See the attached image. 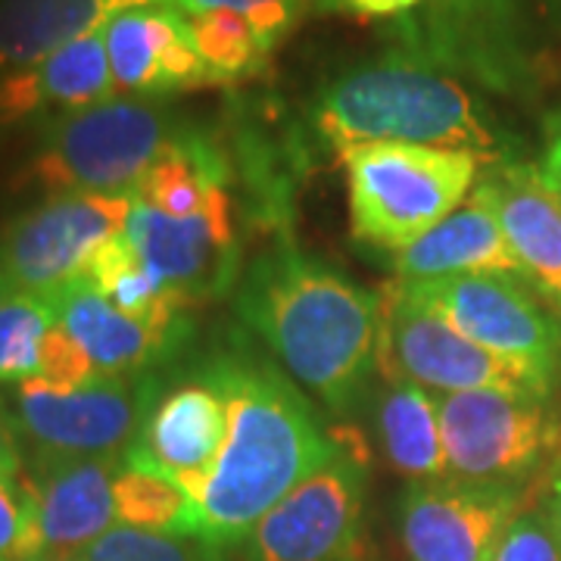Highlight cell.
Segmentation results:
<instances>
[{
    "label": "cell",
    "mask_w": 561,
    "mask_h": 561,
    "mask_svg": "<svg viewBox=\"0 0 561 561\" xmlns=\"http://www.w3.org/2000/svg\"><path fill=\"white\" fill-rule=\"evenodd\" d=\"M201 378L225 400L228 431L219 459L194 496V537L219 559L319 471L337 437L324 434L319 415L297 383L247 346L221 350L206 362Z\"/></svg>",
    "instance_id": "cell-1"
},
{
    "label": "cell",
    "mask_w": 561,
    "mask_h": 561,
    "mask_svg": "<svg viewBox=\"0 0 561 561\" xmlns=\"http://www.w3.org/2000/svg\"><path fill=\"white\" fill-rule=\"evenodd\" d=\"M234 309L334 415L359 409L378 368L381 294L284 243L247 268Z\"/></svg>",
    "instance_id": "cell-2"
},
{
    "label": "cell",
    "mask_w": 561,
    "mask_h": 561,
    "mask_svg": "<svg viewBox=\"0 0 561 561\" xmlns=\"http://www.w3.org/2000/svg\"><path fill=\"white\" fill-rule=\"evenodd\" d=\"M309 128L337 153L362 144H415L465 150L483 165L515 160L512 135L465 81L400 47L321 84Z\"/></svg>",
    "instance_id": "cell-3"
},
{
    "label": "cell",
    "mask_w": 561,
    "mask_h": 561,
    "mask_svg": "<svg viewBox=\"0 0 561 561\" xmlns=\"http://www.w3.org/2000/svg\"><path fill=\"white\" fill-rule=\"evenodd\" d=\"M184 128L165 101L119 94L47 122L22 181L50 194H135Z\"/></svg>",
    "instance_id": "cell-4"
},
{
    "label": "cell",
    "mask_w": 561,
    "mask_h": 561,
    "mask_svg": "<svg viewBox=\"0 0 561 561\" xmlns=\"http://www.w3.org/2000/svg\"><path fill=\"white\" fill-rule=\"evenodd\" d=\"M353 238L397 256L474 191L483 162L465 150L362 144L341 153Z\"/></svg>",
    "instance_id": "cell-5"
},
{
    "label": "cell",
    "mask_w": 561,
    "mask_h": 561,
    "mask_svg": "<svg viewBox=\"0 0 561 561\" xmlns=\"http://www.w3.org/2000/svg\"><path fill=\"white\" fill-rule=\"evenodd\" d=\"M397 47L502 98L537 94V54L522 0H421L393 20Z\"/></svg>",
    "instance_id": "cell-6"
},
{
    "label": "cell",
    "mask_w": 561,
    "mask_h": 561,
    "mask_svg": "<svg viewBox=\"0 0 561 561\" xmlns=\"http://www.w3.org/2000/svg\"><path fill=\"white\" fill-rule=\"evenodd\" d=\"M437 402L446 468L456 481L518 486L561 440L549 393L483 387Z\"/></svg>",
    "instance_id": "cell-7"
},
{
    "label": "cell",
    "mask_w": 561,
    "mask_h": 561,
    "mask_svg": "<svg viewBox=\"0 0 561 561\" xmlns=\"http://www.w3.org/2000/svg\"><path fill=\"white\" fill-rule=\"evenodd\" d=\"M378 371L387 381L402 375L443 393H465L483 387L552 393L556 387L522 362L496 356L483 350L481 343L468 341L434 309L412 300L400 280H390L381 290Z\"/></svg>",
    "instance_id": "cell-8"
},
{
    "label": "cell",
    "mask_w": 561,
    "mask_h": 561,
    "mask_svg": "<svg viewBox=\"0 0 561 561\" xmlns=\"http://www.w3.org/2000/svg\"><path fill=\"white\" fill-rule=\"evenodd\" d=\"M368 465L365 449L337 440L334 453L247 537V561H356Z\"/></svg>",
    "instance_id": "cell-9"
},
{
    "label": "cell",
    "mask_w": 561,
    "mask_h": 561,
    "mask_svg": "<svg viewBox=\"0 0 561 561\" xmlns=\"http://www.w3.org/2000/svg\"><path fill=\"white\" fill-rule=\"evenodd\" d=\"M135 194H54L0 231V268L16 294L50 300L125 231Z\"/></svg>",
    "instance_id": "cell-10"
},
{
    "label": "cell",
    "mask_w": 561,
    "mask_h": 561,
    "mask_svg": "<svg viewBox=\"0 0 561 561\" xmlns=\"http://www.w3.org/2000/svg\"><path fill=\"white\" fill-rule=\"evenodd\" d=\"M412 300L437 316L483 350L522 362L546 381H559L561 324L515 275H459L437 280H400Z\"/></svg>",
    "instance_id": "cell-11"
},
{
    "label": "cell",
    "mask_w": 561,
    "mask_h": 561,
    "mask_svg": "<svg viewBox=\"0 0 561 561\" xmlns=\"http://www.w3.org/2000/svg\"><path fill=\"white\" fill-rule=\"evenodd\" d=\"M150 409L144 375L98 378L79 390L22 381L16 390V427L32 440L35 456L125 459Z\"/></svg>",
    "instance_id": "cell-12"
},
{
    "label": "cell",
    "mask_w": 561,
    "mask_h": 561,
    "mask_svg": "<svg viewBox=\"0 0 561 561\" xmlns=\"http://www.w3.org/2000/svg\"><path fill=\"white\" fill-rule=\"evenodd\" d=\"M518 502V486L456 478L412 483L400 500L402 546L412 561H490Z\"/></svg>",
    "instance_id": "cell-13"
},
{
    "label": "cell",
    "mask_w": 561,
    "mask_h": 561,
    "mask_svg": "<svg viewBox=\"0 0 561 561\" xmlns=\"http://www.w3.org/2000/svg\"><path fill=\"white\" fill-rule=\"evenodd\" d=\"M125 234L135 243L140 260L162 280L179 287L184 297H191V302L221 297L234 284L241 247L231 221L228 187L216 191L197 216L181 219L144 206L135 197Z\"/></svg>",
    "instance_id": "cell-14"
},
{
    "label": "cell",
    "mask_w": 561,
    "mask_h": 561,
    "mask_svg": "<svg viewBox=\"0 0 561 561\" xmlns=\"http://www.w3.org/2000/svg\"><path fill=\"white\" fill-rule=\"evenodd\" d=\"M106 54L125 98L162 101L169 94L213 84L179 7L144 3L106 22Z\"/></svg>",
    "instance_id": "cell-15"
},
{
    "label": "cell",
    "mask_w": 561,
    "mask_h": 561,
    "mask_svg": "<svg viewBox=\"0 0 561 561\" xmlns=\"http://www.w3.org/2000/svg\"><path fill=\"white\" fill-rule=\"evenodd\" d=\"M474 194L500 221L524 278L561 312V194L540 165L502 160L483 165Z\"/></svg>",
    "instance_id": "cell-16"
},
{
    "label": "cell",
    "mask_w": 561,
    "mask_h": 561,
    "mask_svg": "<svg viewBox=\"0 0 561 561\" xmlns=\"http://www.w3.org/2000/svg\"><path fill=\"white\" fill-rule=\"evenodd\" d=\"M225 431L228 412L219 390L206 378H194L153 402L138 440L125 453V465L175 481L194 502L219 459Z\"/></svg>",
    "instance_id": "cell-17"
},
{
    "label": "cell",
    "mask_w": 561,
    "mask_h": 561,
    "mask_svg": "<svg viewBox=\"0 0 561 561\" xmlns=\"http://www.w3.org/2000/svg\"><path fill=\"white\" fill-rule=\"evenodd\" d=\"M122 465L125 459L35 456V474L25 481L35 500L44 556H81L116 527L113 486Z\"/></svg>",
    "instance_id": "cell-18"
},
{
    "label": "cell",
    "mask_w": 561,
    "mask_h": 561,
    "mask_svg": "<svg viewBox=\"0 0 561 561\" xmlns=\"http://www.w3.org/2000/svg\"><path fill=\"white\" fill-rule=\"evenodd\" d=\"M119 98L106 54V25L69 41L35 66L0 79V125L38 116L76 113Z\"/></svg>",
    "instance_id": "cell-19"
},
{
    "label": "cell",
    "mask_w": 561,
    "mask_h": 561,
    "mask_svg": "<svg viewBox=\"0 0 561 561\" xmlns=\"http://www.w3.org/2000/svg\"><path fill=\"white\" fill-rule=\"evenodd\" d=\"M47 302L54 309L57 324L66 328L84 350L98 378L140 375L175 343L181 331V324L162 328V324L122 312L119 306H113L84 280L69 284Z\"/></svg>",
    "instance_id": "cell-20"
},
{
    "label": "cell",
    "mask_w": 561,
    "mask_h": 561,
    "mask_svg": "<svg viewBox=\"0 0 561 561\" xmlns=\"http://www.w3.org/2000/svg\"><path fill=\"white\" fill-rule=\"evenodd\" d=\"M390 265L397 280H437L459 275L524 278L493 209L474 191L456 213H449L440 225H434L419 241L400 250Z\"/></svg>",
    "instance_id": "cell-21"
},
{
    "label": "cell",
    "mask_w": 561,
    "mask_h": 561,
    "mask_svg": "<svg viewBox=\"0 0 561 561\" xmlns=\"http://www.w3.org/2000/svg\"><path fill=\"white\" fill-rule=\"evenodd\" d=\"M144 3L179 7V0H0V79L35 66L69 41L103 28L122 10Z\"/></svg>",
    "instance_id": "cell-22"
},
{
    "label": "cell",
    "mask_w": 561,
    "mask_h": 561,
    "mask_svg": "<svg viewBox=\"0 0 561 561\" xmlns=\"http://www.w3.org/2000/svg\"><path fill=\"white\" fill-rule=\"evenodd\" d=\"M231 165L228 153L206 131L187 125L179 138L165 147L160 160L147 169L135 187L144 206H153L165 216H197L213 194L228 187Z\"/></svg>",
    "instance_id": "cell-23"
},
{
    "label": "cell",
    "mask_w": 561,
    "mask_h": 561,
    "mask_svg": "<svg viewBox=\"0 0 561 561\" xmlns=\"http://www.w3.org/2000/svg\"><path fill=\"white\" fill-rule=\"evenodd\" d=\"M381 443L390 465L419 481L449 478L446 446L440 431V402L434 400L421 383L409 378H390L378 409Z\"/></svg>",
    "instance_id": "cell-24"
},
{
    "label": "cell",
    "mask_w": 561,
    "mask_h": 561,
    "mask_svg": "<svg viewBox=\"0 0 561 561\" xmlns=\"http://www.w3.org/2000/svg\"><path fill=\"white\" fill-rule=\"evenodd\" d=\"M81 280L91 284L113 306H119L122 312L162 328H179L181 309L191 306V297H184L179 287L162 280L140 260L125 231L103 243L94 260L88 262Z\"/></svg>",
    "instance_id": "cell-25"
},
{
    "label": "cell",
    "mask_w": 561,
    "mask_h": 561,
    "mask_svg": "<svg viewBox=\"0 0 561 561\" xmlns=\"http://www.w3.org/2000/svg\"><path fill=\"white\" fill-rule=\"evenodd\" d=\"M116 522L135 530L150 534H172V537H194L197 508L179 483L162 478L157 471H140L122 465L116 474Z\"/></svg>",
    "instance_id": "cell-26"
},
{
    "label": "cell",
    "mask_w": 561,
    "mask_h": 561,
    "mask_svg": "<svg viewBox=\"0 0 561 561\" xmlns=\"http://www.w3.org/2000/svg\"><path fill=\"white\" fill-rule=\"evenodd\" d=\"M203 66L213 81L253 79L265 69L272 50L256 35L243 13L234 10H203L187 16Z\"/></svg>",
    "instance_id": "cell-27"
},
{
    "label": "cell",
    "mask_w": 561,
    "mask_h": 561,
    "mask_svg": "<svg viewBox=\"0 0 561 561\" xmlns=\"http://www.w3.org/2000/svg\"><path fill=\"white\" fill-rule=\"evenodd\" d=\"M50 302L16 294L0 306V381H32L38 375V350L54 324Z\"/></svg>",
    "instance_id": "cell-28"
},
{
    "label": "cell",
    "mask_w": 561,
    "mask_h": 561,
    "mask_svg": "<svg viewBox=\"0 0 561 561\" xmlns=\"http://www.w3.org/2000/svg\"><path fill=\"white\" fill-rule=\"evenodd\" d=\"M84 561H216L209 549L197 540L172 537V534H150L116 524L101 540H94L84 552Z\"/></svg>",
    "instance_id": "cell-29"
},
{
    "label": "cell",
    "mask_w": 561,
    "mask_h": 561,
    "mask_svg": "<svg viewBox=\"0 0 561 561\" xmlns=\"http://www.w3.org/2000/svg\"><path fill=\"white\" fill-rule=\"evenodd\" d=\"M44 556L28 481H0V561H38Z\"/></svg>",
    "instance_id": "cell-30"
},
{
    "label": "cell",
    "mask_w": 561,
    "mask_h": 561,
    "mask_svg": "<svg viewBox=\"0 0 561 561\" xmlns=\"http://www.w3.org/2000/svg\"><path fill=\"white\" fill-rule=\"evenodd\" d=\"M181 13H203V10H234L243 13L250 25L256 28L260 41L275 50L280 41L294 32L300 22L306 0H179Z\"/></svg>",
    "instance_id": "cell-31"
},
{
    "label": "cell",
    "mask_w": 561,
    "mask_h": 561,
    "mask_svg": "<svg viewBox=\"0 0 561 561\" xmlns=\"http://www.w3.org/2000/svg\"><path fill=\"white\" fill-rule=\"evenodd\" d=\"M32 381H41L54 390H79V387L98 381V371L84 356V350L76 343V337L54 321L41 341L38 375Z\"/></svg>",
    "instance_id": "cell-32"
},
{
    "label": "cell",
    "mask_w": 561,
    "mask_h": 561,
    "mask_svg": "<svg viewBox=\"0 0 561 561\" xmlns=\"http://www.w3.org/2000/svg\"><path fill=\"white\" fill-rule=\"evenodd\" d=\"M490 561H561V542L549 512L515 515Z\"/></svg>",
    "instance_id": "cell-33"
},
{
    "label": "cell",
    "mask_w": 561,
    "mask_h": 561,
    "mask_svg": "<svg viewBox=\"0 0 561 561\" xmlns=\"http://www.w3.org/2000/svg\"><path fill=\"white\" fill-rule=\"evenodd\" d=\"M22 478H25V465L20 456V437L0 405V481H22Z\"/></svg>",
    "instance_id": "cell-34"
},
{
    "label": "cell",
    "mask_w": 561,
    "mask_h": 561,
    "mask_svg": "<svg viewBox=\"0 0 561 561\" xmlns=\"http://www.w3.org/2000/svg\"><path fill=\"white\" fill-rule=\"evenodd\" d=\"M540 172L561 194V113L546 119V147H542Z\"/></svg>",
    "instance_id": "cell-35"
},
{
    "label": "cell",
    "mask_w": 561,
    "mask_h": 561,
    "mask_svg": "<svg viewBox=\"0 0 561 561\" xmlns=\"http://www.w3.org/2000/svg\"><path fill=\"white\" fill-rule=\"evenodd\" d=\"M421 0H337V10H353L362 16H390L400 20L405 13H412Z\"/></svg>",
    "instance_id": "cell-36"
},
{
    "label": "cell",
    "mask_w": 561,
    "mask_h": 561,
    "mask_svg": "<svg viewBox=\"0 0 561 561\" xmlns=\"http://www.w3.org/2000/svg\"><path fill=\"white\" fill-rule=\"evenodd\" d=\"M549 518H552V527H556V534H559L561 542V465L556 468V474H552V490H549Z\"/></svg>",
    "instance_id": "cell-37"
},
{
    "label": "cell",
    "mask_w": 561,
    "mask_h": 561,
    "mask_svg": "<svg viewBox=\"0 0 561 561\" xmlns=\"http://www.w3.org/2000/svg\"><path fill=\"white\" fill-rule=\"evenodd\" d=\"M546 10V20L552 22V28L561 35V0H540Z\"/></svg>",
    "instance_id": "cell-38"
},
{
    "label": "cell",
    "mask_w": 561,
    "mask_h": 561,
    "mask_svg": "<svg viewBox=\"0 0 561 561\" xmlns=\"http://www.w3.org/2000/svg\"><path fill=\"white\" fill-rule=\"evenodd\" d=\"M10 297H16V287L10 284V278H7V272L0 268V306L10 300Z\"/></svg>",
    "instance_id": "cell-39"
},
{
    "label": "cell",
    "mask_w": 561,
    "mask_h": 561,
    "mask_svg": "<svg viewBox=\"0 0 561 561\" xmlns=\"http://www.w3.org/2000/svg\"><path fill=\"white\" fill-rule=\"evenodd\" d=\"M306 3H316L321 10H337V0H306Z\"/></svg>",
    "instance_id": "cell-40"
},
{
    "label": "cell",
    "mask_w": 561,
    "mask_h": 561,
    "mask_svg": "<svg viewBox=\"0 0 561 561\" xmlns=\"http://www.w3.org/2000/svg\"><path fill=\"white\" fill-rule=\"evenodd\" d=\"M38 561H84L81 556H44V559Z\"/></svg>",
    "instance_id": "cell-41"
},
{
    "label": "cell",
    "mask_w": 561,
    "mask_h": 561,
    "mask_svg": "<svg viewBox=\"0 0 561 561\" xmlns=\"http://www.w3.org/2000/svg\"><path fill=\"white\" fill-rule=\"evenodd\" d=\"M0 128H3V125H0Z\"/></svg>",
    "instance_id": "cell-42"
}]
</instances>
